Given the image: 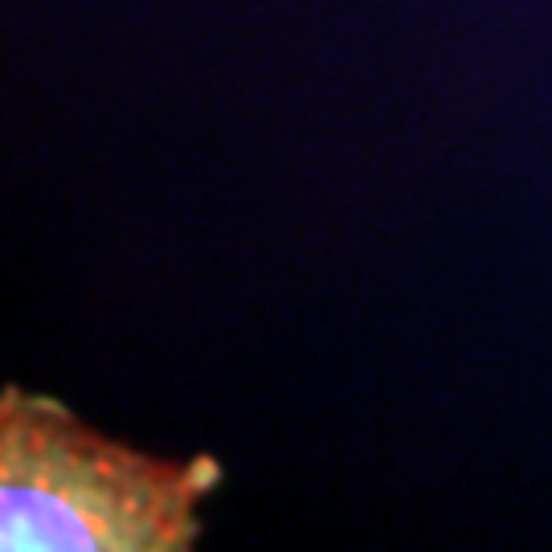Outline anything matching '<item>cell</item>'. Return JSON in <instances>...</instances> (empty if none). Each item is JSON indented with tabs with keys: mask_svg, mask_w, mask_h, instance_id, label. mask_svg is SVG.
I'll return each mask as SVG.
<instances>
[{
	"mask_svg": "<svg viewBox=\"0 0 552 552\" xmlns=\"http://www.w3.org/2000/svg\"><path fill=\"white\" fill-rule=\"evenodd\" d=\"M209 458L160 463L90 434L58 401L5 389L0 405V548L172 552L193 544Z\"/></svg>",
	"mask_w": 552,
	"mask_h": 552,
	"instance_id": "obj_1",
	"label": "cell"
}]
</instances>
